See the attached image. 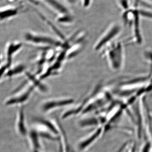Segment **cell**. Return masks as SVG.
I'll list each match as a JSON object with an SVG mask.
<instances>
[{
  "instance_id": "obj_1",
  "label": "cell",
  "mask_w": 152,
  "mask_h": 152,
  "mask_svg": "<svg viewBox=\"0 0 152 152\" xmlns=\"http://www.w3.org/2000/svg\"><path fill=\"white\" fill-rule=\"evenodd\" d=\"M24 39L25 42L30 45L45 48H60L63 43L61 41L51 36L32 31H28L25 33Z\"/></svg>"
},
{
  "instance_id": "obj_2",
  "label": "cell",
  "mask_w": 152,
  "mask_h": 152,
  "mask_svg": "<svg viewBox=\"0 0 152 152\" xmlns=\"http://www.w3.org/2000/svg\"><path fill=\"white\" fill-rule=\"evenodd\" d=\"M104 55L107 57L109 65L113 70L118 71L122 68L124 57L123 46L121 43L113 44L107 48Z\"/></svg>"
},
{
  "instance_id": "obj_3",
  "label": "cell",
  "mask_w": 152,
  "mask_h": 152,
  "mask_svg": "<svg viewBox=\"0 0 152 152\" xmlns=\"http://www.w3.org/2000/svg\"><path fill=\"white\" fill-rule=\"evenodd\" d=\"M34 90V87L31 85L28 86L22 85L18 89L16 90L12 95L7 99L5 103L7 106L23 105L29 99Z\"/></svg>"
},
{
  "instance_id": "obj_4",
  "label": "cell",
  "mask_w": 152,
  "mask_h": 152,
  "mask_svg": "<svg viewBox=\"0 0 152 152\" xmlns=\"http://www.w3.org/2000/svg\"><path fill=\"white\" fill-rule=\"evenodd\" d=\"M121 29L118 23H114L111 25L96 41L94 47L95 50H100L108 45L120 34Z\"/></svg>"
},
{
  "instance_id": "obj_5",
  "label": "cell",
  "mask_w": 152,
  "mask_h": 152,
  "mask_svg": "<svg viewBox=\"0 0 152 152\" xmlns=\"http://www.w3.org/2000/svg\"><path fill=\"white\" fill-rule=\"evenodd\" d=\"M74 100L69 97H60L48 99L42 104V110L44 113H48L59 108L66 107L73 104Z\"/></svg>"
},
{
  "instance_id": "obj_6",
  "label": "cell",
  "mask_w": 152,
  "mask_h": 152,
  "mask_svg": "<svg viewBox=\"0 0 152 152\" xmlns=\"http://www.w3.org/2000/svg\"><path fill=\"white\" fill-rule=\"evenodd\" d=\"M21 42L18 41L9 42L6 46L5 49L6 61L5 64L8 68L13 64V60L15 56L23 48Z\"/></svg>"
},
{
  "instance_id": "obj_7",
  "label": "cell",
  "mask_w": 152,
  "mask_h": 152,
  "mask_svg": "<svg viewBox=\"0 0 152 152\" xmlns=\"http://www.w3.org/2000/svg\"><path fill=\"white\" fill-rule=\"evenodd\" d=\"M103 126L99 127L91 134L82 140L79 143L78 148L79 151H82L86 150L99 137L103 132Z\"/></svg>"
},
{
  "instance_id": "obj_8",
  "label": "cell",
  "mask_w": 152,
  "mask_h": 152,
  "mask_svg": "<svg viewBox=\"0 0 152 152\" xmlns=\"http://www.w3.org/2000/svg\"><path fill=\"white\" fill-rule=\"evenodd\" d=\"M25 75L26 78V81L32 86L34 89H37L43 93L48 92V87L41 81L40 78L37 77L34 74L28 72H26Z\"/></svg>"
},
{
  "instance_id": "obj_9",
  "label": "cell",
  "mask_w": 152,
  "mask_h": 152,
  "mask_svg": "<svg viewBox=\"0 0 152 152\" xmlns=\"http://www.w3.org/2000/svg\"><path fill=\"white\" fill-rule=\"evenodd\" d=\"M20 7H10L0 8V22L4 21L17 16L20 12Z\"/></svg>"
},
{
  "instance_id": "obj_10",
  "label": "cell",
  "mask_w": 152,
  "mask_h": 152,
  "mask_svg": "<svg viewBox=\"0 0 152 152\" xmlns=\"http://www.w3.org/2000/svg\"><path fill=\"white\" fill-rule=\"evenodd\" d=\"M44 3L58 15L71 13L65 5L58 0H45Z\"/></svg>"
},
{
  "instance_id": "obj_11",
  "label": "cell",
  "mask_w": 152,
  "mask_h": 152,
  "mask_svg": "<svg viewBox=\"0 0 152 152\" xmlns=\"http://www.w3.org/2000/svg\"><path fill=\"white\" fill-rule=\"evenodd\" d=\"M26 72V66L23 64H12L10 67L7 68L4 78L8 79L13 78L22 74H25Z\"/></svg>"
},
{
  "instance_id": "obj_12",
  "label": "cell",
  "mask_w": 152,
  "mask_h": 152,
  "mask_svg": "<svg viewBox=\"0 0 152 152\" xmlns=\"http://www.w3.org/2000/svg\"><path fill=\"white\" fill-rule=\"evenodd\" d=\"M16 125L17 130L20 135L25 137L28 134V131L25 123V115L23 106H22L21 109L19 110Z\"/></svg>"
},
{
  "instance_id": "obj_13",
  "label": "cell",
  "mask_w": 152,
  "mask_h": 152,
  "mask_svg": "<svg viewBox=\"0 0 152 152\" xmlns=\"http://www.w3.org/2000/svg\"><path fill=\"white\" fill-rule=\"evenodd\" d=\"M30 143L32 148L33 151H39L41 148L40 136L37 130H32L28 134Z\"/></svg>"
},
{
  "instance_id": "obj_14",
  "label": "cell",
  "mask_w": 152,
  "mask_h": 152,
  "mask_svg": "<svg viewBox=\"0 0 152 152\" xmlns=\"http://www.w3.org/2000/svg\"><path fill=\"white\" fill-rule=\"evenodd\" d=\"M100 122L104 123V122L103 121H100L97 118H89L81 120L79 124L80 127L87 128L99 126Z\"/></svg>"
},
{
  "instance_id": "obj_15",
  "label": "cell",
  "mask_w": 152,
  "mask_h": 152,
  "mask_svg": "<svg viewBox=\"0 0 152 152\" xmlns=\"http://www.w3.org/2000/svg\"><path fill=\"white\" fill-rule=\"evenodd\" d=\"M56 21L58 23L61 24H71L74 21V18L71 13L58 15Z\"/></svg>"
},
{
  "instance_id": "obj_16",
  "label": "cell",
  "mask_w": 152,
  "mask_h": 152,
  "mask_svg": "<svg viewBox=\"0 0 152 152\" xmlns=\"http://www.w3.org/2000/svg\"><path fill=\"white\" fill-rule=\"evenodd\" d=\"M118 4L124 12L130 9V5L129 0H118Z\"/></svg>"
},
{
  "instance_id": "obj_17",
  "label": "cell",
  "mask_w": 152,
  "mask_h": 152,
  "mask_svg": "<svg viewBox=\"0 0 152 152\" xmlns=\"http://www.w3.org/2000/svg\"><path fill=\"white\" fill-rule=\"evenodd\" d=\"M139 14L140 17L142 16L146 18L152 19V12L145 10H138Z\"/></svg>"
},
{
  "instance_id": "obj_18",
  "label": "cell",
  "mask_w": 152,
  "mask_h": 152,
  "mask_svg": "<svg viewBox=\"0 0 152 152\" xmlns=\"http://www.w3.org/2000/svg\"><path fill=\"white\" fill-rule=\"evenodd\" d=\"M7 66L5 63L0 66V81L4 77L6 71L7 69Z\"/></svg>"
},
{
  "instance_id": "obj_19",
  "label": "cell",
  "mask_w": 152,
  "mask_h": 152,
  "mask_svg": "<svg viewBox=\"0 0 152 152\" xmlns=\"http://www.w3.org/2000/svg\"><path fill=\"white\" fill-rule=\"evenodd\" d=\"M93 0H81L82 6L85 9L89 8L92 4Z\"/></svg>"
}]
</instances>
